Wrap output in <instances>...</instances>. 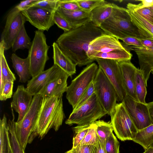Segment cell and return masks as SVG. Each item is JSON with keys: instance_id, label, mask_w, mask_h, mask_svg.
<instances>
[{"instance_id": "obj_1", "label": "cell", "mask_w": 153, "mask_h": 153, "mask_svg": "<svg viewBox=\"0 0 153 153\" xmlns=\"http://www.w3.org/2000/svg\"><path fill=\"white\" fill-rule=\"evenodd\" d=\"M105 34L101 29L90 22L79 27L64 32L56 42L76 65H88L94 61L87 55L90 44L94 39Z\"/></svg>"}, {"instance_id": "obj_2", "label": "cell", "mask_w": 153, "mask_h": 153, "mask_svg": "<svg viewBox=\"0 0 153 153\" xmlns=\"http://www.w3.org/2000/svg\"><path fill=\"white\" fill-rule=\"evenodd\" d=\"M65 118L62 97L43 98L37 121L29 138L28 143L36 137L42 139L49 130H58Z\"/></svg>"}, {"instance_id": "obj_3", "label": "cell", "mask_w": 153, "mask_h": 153, "mask_svg": "<svg viewBox=\"0 0 153 153\" xmlns=\"http://www.w3.org/2000/svg\"><path fill=\"white\" fill-rule=\"evenodd\" d=\"M112 4L111 15L100 27L105 33L120 40L127 37L147 39L131 21L127 9Z\"/></svg>"}, {"instance_id": "obj_4", "label": "cell", "mask_w": 153, "mask_h": 153, "mask_svg": "<svg viewBox=\"0 0 153 153\" xmlns=\"http://www.w3.org/2000/svg\"><path fill=\"white\" fill-rule=\"evenodd\" d=\"M107 114L94 93L87 101L72 111L65 123L69 125H89Z\"/></svg>"}, {"instance_id": "obj_5", "label": "cell", "mask_w": 153, "mask_h": 153, "mask_svg": "<svg viewBox=\"0 0 153 153\" xmlns=\"http://www.w3.org/2000/svg\"><path fill=\"white\" fill-rule=\"evenodd\" d=\"M98 68L94 62L87 65L68 86L66 97L73 109L93 82Z\"/></svg>"}, {"instance_id": "obj_6", "label": "cell", "mask_w": 153, "mask_h": 153, "mask_svg": "<svg viewBox=\"0 0 153 153\" xmlns=\"http://www.w3.org/2000/svg\"><path fill=\"white\" fill-rule=\"evenodd\" d=\"M49 48L43 31L39 30H36L28 55L32 77L44 71L46 63L49 59L48 56Z\"/></svg>"}, {"instance_id": "obj_7", "label": "cell", "mask_w": 153, "mask_h": 153, "mask_svg": "<svg viewBox=\"0 0 153 153\" xmlns=\"http://www.w3.org/2000/svg\"><path fill=\"white\" fill-rule=\"evenodd\" d=\"M114 131L122 141L133 140L138 130L122 102L117 103L110 115Z\"/></svg>"}, {"instance_id": "obj_8", "label": "cell", "mask_w": 153, "mask_h": 153, "mask_svg": "<svg viewBox=\"0 0 153 153\" xmlns=\"http://www.w3.org/2000/svg\"><path fill=\"white\" fill-rule=\"evenodd\" d=\"M33 96L31 105L27 113L20 121L15 122L16 135L24 150L37 121L43 99L39 94Z\"/></svg>"}, {"instance_id": "obj_9", "label": "cell", "mask_w": 153, "mask_h": 153, "mask_svg": "<svg viewBox=\"0 0 153 153\" xmlns=\"http://www.w3.org/2000/svg\"><path fill=\"white\" fill-rule=\"evenodd\" d=\"M93 83L94 93L108 114L110 115L117 104V95L115 88L99 67Z\"/></svg>"}, {"instance_id": "obj_10", "label": "cell", "mask_w": 153, "mask_h": 153, "mask_svg": "<svg viewBox=\"0 0 153 153\" xmlns=\"http://www.w3.org/2000/svg\"><path fill=\"white\" fill-rule=\"evenodd\" d=\"M94 60L98 63L116 90L117 101L122 102L127 95L123 81L119 62L114 60L97 58Z\"/></svg>"}, {"instance_id": "obj_11", "label": "cell", "mask_w": 153, "mask_h": 153, "mask_svg": "<svg viewBox=\"0 0 153 153\" xmlns=\"http://www.w3.org/2000/svg\"><path fill=\"white\" fill-rule=\"evenodd\" d=\"M26 21L21 11L15 7L8 13L1 33L0 42L5 51L12 48L16 36Z\"/></svg>"}, {"instance_id": "obj_12", "label": "cell", "mask_w": 153, "mask_h": 153, "mask_svg": "<svg viewBox=\"0 0 153 153\" xmlns=\"http://www.w3.org/2000/svg\"><path fill=\"white\" fill-rule=\"evenodd\" d=\"M122 102L138 130L152 124L147 103L137 101L127 95Z\"/></svg>"}, {"instance_id": "obj_13", "label": "cell", "mask_w": 153, "mask_h": 153, "mask_svg": "<svg viewBox=\"0 0 153 153\" xmlns=\"http://www.w3.org/2000/svg\"><path fill=\"white\" fill-rule=\"evenodd\" d=\"M26 20L38 30L48 31L54 24V12L35 6L30 7L21 11Z\"/></svg>"}, {"instance_id": "obj_14", "label": "cell", "mask_w": 153, "mask_h": 153, "mask_svg": "<svg viewBox=\"0 0 153 153\" xmlns=\"http://www.w3.org/2000/svg\"><path fill=\"white\" fill-rule=\"evenodd\" d=\"M125 48L118 39L105 34L97 38L91 42L87 55L94 61V57L99 53L108 52L114 50Z\"/></svg>"}, {"instance_id": "obj_15", "label": "cell", "mask_w": 153, "mask_h": 153, "mask_svg": "<svg viewBox=\"0 0 153 153\" xmlns=\"http://www.w3.org/2000/svg\"><path fill=\"white\" fill-rule=\"evenodd\" d=\"M63 70L54 64L51 67L32 77L27 82L26 89L33 96L38 94L49 83L56 78Z\"/></svg>"}, {"instance_id": "obj_16", "label": "cell", "mask_w": 153, "mask_h": 153, "mask_svg": "<svg viewBox=\"0 0 153 153\" xmlns=\"http://www.w3.org/2000/svg\"><path fill=\"white\" fill-rule=\"evenodd\" d=\"M33 96L23 85L18 86L11 102V107L19 114L17 122L20 121L28 111L32 102Z\"/></svg>"}, {"instance_id": "obj_17", "label": "cell", "mask_w": 153, "mask_h": 153, "mask_svg": "<svg viewBox=\"0 0 153 153\" xmlns=\"http://www.w3.org/2000/svg\"><path fill=\"white\" fill-rule=\"evenodd\" d=\"M121 43L124 47L129 51H134L137 54L140 67L146 82L148 80L150 74L153 69V47L146 48L137 47Z\"/></svg>"}, {"instance_id": "obj_18", "label": "cell", "mask_w": 153, "mask_h": 153, "mask_svg": "<svg viewBox=\"0 0 153 153\" xmlns=\"http://www.w3.org/2000/svg\"><path fill=\"white\" fill-rule=\"evenodd\" d=\"M69 75L63 70L54 79L48 84L39 92L43 98L53 96L62 98L68 88L67 80Z\"/></svg>"}, {"instance_id": "obj_19", "label": "cell", "mask_w": 153, "mask_h": 153, "mask_svg": "<svg viewBox=\"0 0 153 153\" xmlns=\"http://www.w3.org/2000/svg\"><path fill=\"white\" fill-rule=\"evenodd\" d=\"M131 60L119 62L126 94L137 101L135 88V74L137 68Z\"/></svg>"}, {"instance_id": "obj_20", "label": "cell", "mask_w": 153, "mask_h": 153, "mask_svg": "<svg viewBox=\"0 0 153 153\" xmlns=\"http://www.w3.org/2000/svg\"><path fill=\"white\" fill-rule=\"evenodd\" d=\"M56 11L68 22L72 29L79 27L91 22V12L81 10L71 11L58 7Z\"/></svg>"}, {"instance_id": "obj_21", "label": "cell", "mask_w": 153, "mask_h": 153, "mask_svg": "<svg viewBox=\"0 0 153 153\" xmlns=\"http://www.w3.org/2000/svg\"><path fill=\"white\" fill-rule=\"evenodd\" d=\"M52 46L54 64L72 76L76 73V65L63 53L56 42L53 43Z\"/></svg>"}, {"instance_id": "obj_22", "label": "cell", "mask_w": 153, "mask_h": 153, "mask_svg": "<svg viewBox=\"0 0 153 153\" xmlns=\"http://www.w3.org/2000/svg\"><path fill=\"white\" fill-rule=\"evenodd\" d=\"M11 59L13 67L19 77V81L21 83L28 81L31 76L28 57L22 59L13 53L11 55Z\"/></svg>"}, {"instance_id": "obj_23", "label": "cell", "mask_w": 153, "mask_h": 153, "mask_svg": "<svg viewBox=\"0 0 153 153\" xmlns=\"http://www.w3.org/2000/svg\"><path fill=\"white\" fill-rule=\"evenodd\" d=\"M112 3L107 2L93 10L91 12V22L96 27L101 25L111 15L113 11Z\"/></svg>"}, {"instance_id": "obj_24", "label": "cell", "mask_w": 153, "mask_h": 153, "mask_svg": "<svg viewBox=\"0 0 153 153\" xmlns=\"http://www.w3.org/2000/svg\"><path fill=\"white\" fill-rule=\"evenodd\" d=\"M127 10L133 23L147 39L153 40V24L136 12L132 10Z\"/></svg>"}, {"instance_id": "obj_25", "label": "cell", "mask_w": 153, "mask_h": 153, "mask_svg": "<svg viewBox=\"0 0 153 153\" xmlns=\"http://www.w3.org/2000/svg\"><path fill=\"white\" fill-rule=\"evenodd\" d=\"M4 49L0 43V88L1 91L5 83L8 81L14 82L16 80L15 74L10 68L4 55Z\"/></svg>"}, {"instance_id": "obj_26", "label": "cell", "mask_w": 153, "mask_h": 153, "mask_svg": "<svg viewBox=\"0 0 153 153\" xmlns=\"http://www.w3.org/2000/svg\"><path fill=\"white\" fill-rule=\"evenodd\" d=\"M147 83L140 69L137 68L135 74V88L137 101L146 104Z\"/></svg>"}, {"instance_id": "obj_27", "label": "cell", "mask_w": 153, "mask_h": 153, "mask_svg": "<svg viewBox=\"0 0 153 153\" xmlns=\"http://www.w3.org/2000/svg\"><path fill=\"white\" fill-rule=\"evenodd\" d=\"M132 54L126 49H116L106 53H100L97 54L94 60L97 58L112 59L119 62L131 60Z\"/></svg>"}, {"instance_id": "obj_28", "label": "cell", "mask_w": 153, "mask_h": 153, "mask_svg": "<svg viewBox=\"0 0 153 153\" xmlns=\"http://www.w3.org/2000/svg\"><path fill=\"white\" fill-rule=\"evenodd\" d=\"M7 119L4 114L0 120V153H6L11 144Z\"/></svg>"}, {"instance_id": "obj_29", "label": "cell", "mask_w": 153, "mask_h": 153, "mask_svg": "<svg viewBox=\"0 0 153 153\" xmlns=\"http://www.w3.org/2000/svg\"><path fill=\"white\" fill-rule=\"evenodd\" d=\"M153 124L140 130H138L133 141L142 146L144 150L149 148L152 141Z\"/></svg>"}, {"instance_id": "obj_30", "label": "cell", "mask_w": 153, "mask_h": 153, "mask_svg": "<svg viewBox=\"0 0 153 153\" xmlns=\"http://www.w3.org/2000/svg\"><path fill=\"white\" fill-rule=\"evenodd\" d=\"M31 44L32 42L27 34L24 24L14 41L12 47V51L15 52L19 49H27L29 50Z\"/></svg>"}, {"instance_id": "obj_31", "label": "cell", "mask_w": 153, "mask_h": 153, "mask_svg": "<svg viewBox=\"0 0 153 153\" xmlns=\"http://www.w3.org/2000/svg\"><path fill=\"white\" fill-rule=\"evenodd\" d=\"M13 119H9L8 125L9 134L10 135L11 145L13 153H25V150L20 145L16 137L15 129V115L13 109L11 108Z\"/></svg>"}, {"instance_id": "obj_32", "label": "cell", "mask_w": 153, "mask_h": 153, "mask_svg": "<svg viewBox=\"0 0 153 153\" xmlns=\"http://www.w3.org/2000/svg\"><path fill=\"white\" fill-rule=\"evenodd\" d=\"M99 139L105 144L106 139L113 133V127L111 121L106 122L99 120L94 123Z\"/></svg>"}, {"instance_id": "obj_33", "label": "cell", "mask_w": 153, "mask_h": 153, "mask_svg": "<svg viewBox=\"0 0 153 153\" xmlns=\"http://www.w3.org/2000/svg\"><path fill=\"white\" fill-rule=\"evenodd\" d=\"M99 140L96 126L94 123L90 125L87 133L79 144L81 145L90 144L96 146Z\"/></svg>"}, {"instance_id": "obj_34", "label": "cell", "mask_w": 153, "mask_h": 153, "mask_svg": "<svg viewBox=\"0 0 153 153\" xmlns=\"http://www.w3.org/2000/svg\"><path fill=\"white\" fill-rule=\"evenodd\" d=\"M81 10L90 12L94 8L107 1L104 0H75Z\"/></svg>"}, {"instance_id": "obj_35", "label": "cell", "mask_w": 153, "mask_h": 153, "mask_svg": "<svg viewBox=\"0 0 153 153\" xmlns=\"http://www.w3.org/2000/svg\"><path fill=\"white\" fill-rule=\"evenodd\" d=\"M89 125H78L73 128L75 135L73 139L72 147L77 146L87 133Z\"/></svg>"}, {"instance_id": "obj_36", "label": "cell", "mask_w": 153, "mask_h": 153, "mask_svg": "<svg viewBox=\"0 0 153 153\" xmlns=\"http://www.w3.org/2000/svg\"><path fill=\"white\" fill-rule=\"evenodd\" d=\"M105 147L106 153H120V143L113 133L106 139Z\"/></svg>"}, {"instance_id": "obj_37", "label": "cell", "mask_w": 153, "mask_h": 153, "mask_svg": "<svg viewBox=\"0 0 153 153\" xmlns=\"http://www.w3.org/2000/svg\"><path fill=\"white\" fill-rule=\"evenodd\" d=\"M58 0H38L31 6L38 7L55 12L58 7Z\"/></svg>"}, {"instance_id": "obj_38", "label": "cell", "mask_w": 153, "mask_h": 153, "mask_svg": "<svg viewBox=\"0 0 153 153\" xmlns=\"http://www.w3.org/2000/svg\"><path fill=\"white\" fill-rule=\"evenodd\" d=\"M53 21L54 24L63 30L64 32H68L72 29L67 21L56 11L54 14Z\"/></svg>"}, {"instance_id": "obj_39", "label": "cell", "mask_w": 153, "mask_h": 153, "mask_svg": "<svg viewBox=\"0 0 153 153\" xmlns=\"http://www.w3.org/2000/svg\"><path fill=\"white\" fill-rule=\"evenodd\" d=\"M126 8L128 10H132L136 12L147 21L153 24V11L148 7L136 9L127 4Z\"/></svg>"}, {"instance_id": "obj_40", "label": "cell", "mask_w": 153, "mask_h": 153, "mask_svg": "<svg viewBox=\"0 0 153 153\" xmlns=\"http://www.w3.org/2000/svg\"><path fill=\"white\" fill-rule=\"evenodd\" d=\"M14 82L8 81L4 84L2 90L0 91V100L5 101L11 97L13 95V89Z\"/></svg>"}, {"instance_id": "obj_41", "label": "cell", "mask_w": 153, "mask_h": 153, "mask_svg": "<svg viewBox=\"0 0 153 153\" xmlns=\"http://www.w3.org/2000/svg\"><path fill=\"white\" fill-rule=\"evenodd\" d=\"M58 7L68 10H81L75 0H58Z\"/></svg>"}, {"instance_id": "obj_42", "label": "cell", "mask_w": 153, "mask_h": 153, "mask_svg": "<svg viewBox=\"0 0 153 153\" xmlns=\"http://www.w3.org/2000/svg\"><path fill=\"white\" fill-rule=\"evenodd\" d=\"M94 93V87L93 82L81 97L75 107L73 109L72 111L77 109L87 101Z\"/></svg>"}, {"instance_id": "obj_43", "label": "cell", "mask_w": 153, "mask_h": 153, "mask_svg": "<svg viewBox=\"0 0 153 153\" xmlns=\"http://www.w3.org/2000/svg\"><path fill=\"white\" fill-rule=\"evenodd\" d=\"M96 146L90 144L81 145L79 144L71 150L73 153H95Z\"/></svg>"}, {"instance_id": "obj_44", "label": "cell", "mask_w": 153, "mask_h": 153, "mask_svg": "<svg viewBox=\"0 0 153 153\" xmlns=\"http://www.w3.org/2000/svg\"><path fill=\"white\" fill-rule=\"evenodd\" d=\"M123 42L128 46L143 47L139 39L133 37H127L121 39Z\"/></svg>"}, {"instance_id": "obj_45", "label": "cell", "mask_w": 153, "mask_h": 153, "mask_svg": "<svg viewBox=\"0 0 153 153\" xmlns=\"http://www.w3.org/2000/svg\"><path fill=\"white\" fill-rule=\"evenodd\" d=\"M137 1L141 2L138 4H135L131 3H128L127 4L130 6L136 9H139L144 7H147L153 6V0H141Z\"/></svg>"}, {"instance_id": "obj_46", "label": "cell", "mask_w": 153, "mask_h": 153, "mask_svg": "<svg viewBox=\"0 0 153 153\" xmlns=\"http://www.w3.org/2000/svg\"><path fill=\"white\" fill-rule=\"evenodd\" d=\"M38 1V0H27L22 1L15 7L19 11H21L30 7L33 4Z\"/></svg>"}, {"instance_id": "obj_47", "label": "cell", "mask_w": 153, "mask_h": 153, "mask_svg": "<svg viewBox=\"0 0 153 153\" xmlns=\"http://www.w3.org/2000/svg\"><path fill=\"white\" fill-rule=\"evenodd\" d=\"M95 153H106L105 147V143L99 139L96 146Z\"/></svg>"}, {"instance_id": "obj_48", "label": "cell", "mask_w": 153, "mask_h": 153, "mask_svg": "<svg viewBox=\"0 0 153 153\" xmlns=\"http://www.w3.org/2000/svg\"><path fill=\"white\" fill-rule=\"evenodd\" d=\"M143 46L149 48L153 47V40L146 39H139Z\"/></svg>"}, {"instance_id": "obj_49", "label": "cell", "mask_w": 153, "mask_h": 153, "mask_svg": "<svg viewBox=\"0 0 153 153\" xmlns=\"http://www.w3.org/2000/svg\"><path fill=\"white\" fill-rule=\"evenodd\" d=\"M152 123L153 124V101L147 103Z\"/></svg>"}, {"instance_id": "obj_50", "label": "cell", "mask_w": 153, "mask_h": 153, "mask_svg": "<svg viewBox=\"0 0 153 153\" xmlns=\"http://www.w3.org/2000/svg\"><path fill=\"white\" fill-rule=\"evenodd\" d=\"M145 150V152L143 153H153V147H150Z\"/></svg>"}, {"instance_id": "obj_51", "label": "cell", "mask_w": 153, "mask_h": 153, "mask_svg": "<svg viewBox=\"0 0 153 153\" xmlns=\"http://www.w3.org/2000/svg\"><path fill=\"white\" fill-rule=\"evenodd\" d=\"M6 153H13L12 150L11 144L9 146L8 149Z\"/></svg>"}, {"instance_id": "obj_52", "label": "cell", "mask_w": 153, "mask_h": 153, "mask_svg": "<svg viewBox=\"0 0 153 153\" xmlns=\"http://www.w3.org/2000/svg\"><path fill=\"white\" fill-rule=\"evenodd\" d=\"M65 153H73V152L71 150V149L67 151Z\"/></svg>"}, {"instance_id": "obj_53", "label": "cell", "mask_w": 153, "mask_h": 153, "mask_svg": "<svg viewBox=\"0 0 153 153\" xmlns=\"http://www.w3.org/2000/svg\"><path fill=\"white\" fill-rule=\"evenodd\" d=\"M153 11V6H152L150 7H147Z\"/></svg>"}, {"instance_id": "obj_54", "label": "cell", "mask_w": 153, "mask_h": 153, "mask_svg": "<svg viewBox=\"0 0 153 153\" xmlns=\"http://www.w3.org/2000/svg\"><path fill=\"white\" fill-rule=\"evenodd\" d=\"M150 147H153V142L152 143L150 146Z\"/></svg>"}, {"instance_id": "obj_55", "label": "cell", "mask_w": 153, "mask_h": 153, "mask_svg": "<svg viewBox=\"0 0 153 153\" xmlns=\"http://www.w3.org/2000/svg\"><path fill=\"white\" fill-rule=\"evenodd\" d=\"M151 73L153 74V69L152 70Z\"/></svg>"}]
</instances>
